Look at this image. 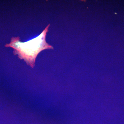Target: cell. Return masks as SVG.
I'll return each mask as SVG.
<instances>
[{
    "mask_svg": "<svg viewBox=\"0 0 124 124\" xmlns=\"http://www.w3.org/2000/svg\"><path fill=\"white\" fill-rule=\"evenodd\" d=\"M50 26V24H49L36 38L23 42L20 41L19 37H13L10 43L6 44L5 46L13 48L14 55H18V57L21 60L23 59L27 65L33 68L36 58L40 52L45 49H54L53 47L48 44L46 40Z\"/></svg>",
    "mask_w": 124,
    "mask_h": 124,
    "instance_id": "1",
    "label": "cell"
}]
</instances>
